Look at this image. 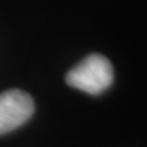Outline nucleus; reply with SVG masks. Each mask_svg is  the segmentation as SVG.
I'll use <instances>...</instances> for the list:
<instances>
[{
    "label": "nucleus",
    "mask_w": 147,
    "mask_h": 147,
    "mask_svg": "<svg viewBox=\"0 0 147 147\" xmlns=\"http://www.w3.org/2000/svg\"><path fill=\"white\" fill-rule=\"evenodd\" d=\"M34 112V101L22 90H8L0 94V135L25 124Z\"/></svg>",
    "instance_id": "f03ea898"
},
{
    "label": "nucleus",
    "mask_w": 147,
    "mask_h": 147,
    "mask_svg": "<svg viewBox=\"0 0 147 147\" xmlns=\"http://www.w3.org/2000/svg\"><path fill=\"white\" fill-rule=\"evenodd\" d=\"M65 80L87 94H101L113 82V68L106 57L90 55L67 74Z\"/></svg>",
    "instance_id": "f257e3e1"
}]
</instances>
